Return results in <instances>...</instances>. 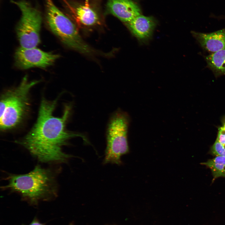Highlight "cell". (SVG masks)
Returning <instances> with one entry per match:
<instances>
[{"instance_id": "8", "label": "cell", "mask_w": 225, "mask_h": 225, "mask_svg": "<svg viewBox=\"0 0 225 225\" xmlns=\"http://www.w3.org/2000/svg\"><path fill=\"white\" fill-rule=\"evenodd\" d=\"M109 12L122 22H128L140 15L138 5L132 0H108Z\"/></svg>"}, {"instance_id": "1", "label": "cell", "mask_w": 225, "mask_h": 225, "mask_svg": "<svg viewBox=\"0 0 225 225\" xmlns=\"http://www.w3.org/2000/svg\"><path fill=\"white\" fill-rule=\"evenodd\" d=\"M57 100L50 101L43 99L41 102L37 121L32 129L18 143L25 148L33 156L44 162H65L72 156L62 152V147L69 139L82 135L68 132L65 124L71 109L65 105L62 115H53Z\"/></svg>"}, {"instance_id": "14", "label": "cell", "mask_w": 225, "mask_h": 225, "mask_svg": "<svg viewBox=\"0 0 225 225\" xmlns=\"http://www.w3.org/2000/svg\"><path fill=\"white\" fill-rule=\"evenodd\" d=\"M210 153L212 155L225 157V147L216 139L211 148Z\"/></svg>"}, {"instance_id": "12", "label": "cell", "mask_w": 225, "mask_h": 225, "mask_svg": "<svg viewBox=\"0 0 225 225\" xmlns=\"http://www.w3.org/2000/svg\"><path fill=\"white\" fill-rule=\"evenodd\" d=\"M76 13L81 23L86 26L93 25L99 20L97 14L89 6H80L77 8Z\"/></svg>"}, {"instance_id": "10", "label": "cell", "mask_w": 225, "mask_h": 225, "mask_svg": "<svg viewBox=\"0 0 225 225\" xmlns=\"http://www.w3.org/2000/svg\"><path fill=\"white\" fill-rule=\"evenodd\" d=\"M192 33L201 47L208 52L213 53L225 49V28L209 33Z\"/></svg>"}, {"instance_id": "6", "label": "cell", "mask_w": 225, "mask_h": 225, "mask_svg": "<svg viewBox=\"0 0 225 225\" xmlns=\"http://www.w3.org/2000/svg\"><path fill=\"white\" fill-rule=\"evenodd\" d=\"M14 2L19 8L21 16L16 28L21 47H36L40 42V32L42 17L41 12L25 0Z\"/></svg>"}, {"instance_id": "11", "label": "cell", "mask_w": 225, "mask_h": 225, "mask_svg": "<svg viewBox=\"0 0 225 225\" xmlns=\"http://www.w3.org/2000/svg\"><path fill=\"white\" fill-rule=\"evenodd\" d=\"M205 59L216 76L225 75V49L212 53Z\"/></svg>"}, {"instance_id": "5", "label": "cell", "mask_w": 225, "mask_h": 225, "mask_svg": "<svg viewBox=\"0 0 225 225\" xmlns=\"http://www.w3.org/2000/svg\"><path fill=\"white\" fill-rule=\"evenodd\" d=\"M129 121L128 114L121 111L116 112L111 117L107 132L105 164L120 165L121 157L128 152L127 135Z\"/></svg>"}, {"instance_id": "4", "label": "cell", "mask_w": 225, "mask_h": 225, "mask_svg": "<svg viewBox=\"0 0 225 225\" xmlns=\"http://www.w3.org/2000/svg\"><path fill=\"white\" fill-rule=\"evenodd\" d=\"M46 18L49 28L65 45L84 54L92 52L81 37L74 23L54 4L46 0Z\"/></svg>"}, {"instance_id": "17", "label": "cell", "mask_w": 225, "mask_h": 225, "mask_svg": "<svg viewBox=\"0 0 225 225\" xmlns=\"http://www.w3.org/2000/svg\"><path fill=\"white\" fill-rule=\"evenodd\" d=\"M85 1H86V5H87V6H89L88 4V0H85Z\"/></svg>"}, {"instance_id": "15", "label": "cell", "mask_w": 225, "mask_h": 225, "mask_svg": "<svg viewBox=\"0 0 225 225\" xmlns=\"http://www.w3.org/2000/svg\"><path fill=\"white\" fill-rule=\"evenodd\" d=\"M217 139L225 147V118L223 120L222 126L218 128Z\"/></svg>"}, {"instance_id": "16", "label": "cell", "mask_w": 225, "mask_h": 225, "mask_svg": "<svg viewBox=\"0 0 225 225\" xmlns=\"http://www.w3.org/2000/svg\"><path fill=\"white\" fill-rule=\"evenodd\" d=\"M28 225H44L40 223L39 221L36 218L33 220L32 222Z\"/></svg>"}, {"instance_id": "9", "label": "cell", "mask_w": 225, "mask_h": 225, "mask_svg": "<svg viewBox=\"0 0 225 225\" xmlns=\"http://www.w3.org/2000/svg\"><path fill=\"white\" fill-rule=\"evenodd\" d=\"M127 23L132 34L141 42H145L150 39L156 25L152 17L141 14Z\"/></svg>"}, {"instance_id": "3", "label": "cell", "mask_w": 225, "mask_h": 225, "mask_svg": "<svg viewBox=\"0 0 225 225\" xmlns=\"http://www.w3.org/2000/svg\"><path fill=\"white\" fill-rule=\"evenodd\" d=\"M40 80L29 81L27 75L17 87L8 90L2 95L0 100V127L2 130L12 128L22 119L28 107L30 90Z\"/></svg>"}, {"instance_id": "13", "label": "cell", "mask_w": 225, "mask_h": 225, "mask_svg": "<svg viewBox=\"0 0 225 225\" xmlns=\"http://www.w3.org/2000/svg\"><path fill=\"white\" fill-rule=\"evenodd\" d=\"M201 164L205 165L211 169L213 180L219 177H225V157L217 156Z\"/></svg>"}, {"instance_id": "2", "label": "cell", "mask_w": 225, "mask_h": 225, "mask_svg": "<svg viewBox=\"0 0 225 225\" xmlns=\"http://www.w3.org/2000/svg\"><path fill=\"white\" fill-rule=\"evenodd\" d=\"M3 188L18 193L33 204L55 197L58 190L52 171L39 166L25 174L10 175Z\"/></svg>"}, {"instance_id": "7", "label": "cell", "mask_w": 225, "mask_h": 225, "mask_svg": "<svg viewBox=\"0 0 225 225\" xmlns=\"http://www.w3.org/2000/svg\"><path fill=\"white\" fill-rule=\"evenodd\" d=\"M59 57L58 54L44 52L36 47H20L15 53V65L23 69L32 67L46 68L52 65Z\"/></svg>"}, {"instance_id": "18", "label": "cell", "mask_w": 225, "mask_h": 225, "mask_svg": "<svg viewBox=\"0 0 225 225\" xmlns=\"http://www.w3.org/2000/svg\"><path fill=\"white\" fill-rule=\"evenodd\" d=\"M69 225H72V223H71Z\"/></svg>"}]
</instances>
